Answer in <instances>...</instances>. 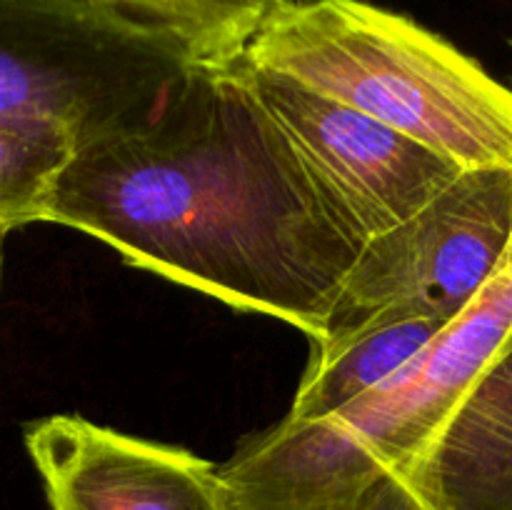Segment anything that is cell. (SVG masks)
Segmentation results:
<instances>
[{
	"label": "cell",
	"instance_id": "cell-6",
	"mask_svg": "<svg viewBox=\"0 0 512 510\" xmlns=\"http://www.w3.org/2000/svg\"><path fill=\"white\" fill-rule=\"evenodd\" d=\"M240 60L253 93L360 245L408 220L465 173L370 115Z\"/></svg>",
	"mask_w": 512,
	"mask_h": 510
},
{
	"label": "cell",
	"instance_id": "cell-5",
	"mask_svg": "<svg viewBox=\"0 0 512 510\" xmlns=\"http://www.w3.org/2000/svg\"><path fill=\"white\" fill-rule=\"evenodd\" d=\"M512 248V168L465 170L425 208L363 245L328 330L310 345L390 318L455 320Z\"/></svg>",
	"mask_w": 512,
	"mask_h": 510
},
{
	"label": "cell",
	"instance_id": "cell-3",
	"mask_svg": "<svg viewBox=\"0 0 512 510\" xmlns=\"http://www.w3.org/2000/svg\"><path fill=\"white\" fill-rule=\"evenodd\" d=\"M240 55L463 170L512 168V90L393 10L365 0H280Z\"/></svg>",
	"mask_w": 512,
	"mask_h": 510
},
{
	"label": "cell",
	"instance_id": "cell-13",
	"mask_svg": "<svg viewBox=\"0 0 512 510\" xmlns=\"http://www.w3.org/2000/svg\"><path fill=\"white\" fill-rule=\"evenodd\" d=\"M510 510H512V508H510Z\"/></svg>",
	"mask_w": 512,
	"mask_h": 510
},
{
	"label": "cell",
	"instance_id": "cell-8",
	"mask_svg": "<svg viewBox=\"0 0 512 510\" xmlns=\"http://www.w3.org/2000/svg\"><path fill=\"white\" fill-rule=\"evenodd\" d=\"M425 510L512 508V353L448 425L420 480Z\"/></svg>",
	"mask_w": 512,
	"mask_h": 510
},
{
	"label": "cell",
	"instance_id": "cell-10",
	"mask_svg": "<svg viewBox=\"0 0 512 510\" xmlns=\"http://www.w3.org/2000/svg\"><path fill=\"white\" fill-rule=\"evenodd\" d=\"M168 25L208 58H233L280 0H105Z\"/></svg>",
	"mask_w": 512,
	"mask_h": 510
},
{
	"label": "cell",
	"instance_id": "cell-4",
	"mask_svg": "<svg viewBox=\"0 0 512 510\" xmlns=\"http://www.w3.org/2000/svg\"><path fill=\"white\" fill-rule=\"evenodd\" d=\"M205 58L105 0H0V130L75 155L148 123Z\"/></svg>",
	"mask_w": 512,
	"mask_h": 510
},
{
	"label": "cell",
	"instance_id": "cell-7",
	"mask_svg": "<svg viewBox=\"0 0 512 510\" xmlns=\"http://www.w3.org/2000/svg\"><path fill=\"white\" fill-rule=\"evenodd\" d=\"M25 448L53 510H230L220 463L180 445L50 415L25 425Z\"/></svg>",
	"mask_w": 512,
	"mask_h": 510
},
{
	"label": "cell",
	"instance_id": "cell-11",
	"mask_svg": "<svg viewBox=\"0 0 512 510\" xmlns=\"http://www.w3.org/2000/svg\"><path fill=\"white\" fill-rule=\"evenodd\" d=\"M70 158L58 145L0 130V233L43 223L50 188Z\"/></svg>",
	"mask_w": 512,
	"mask_h": 510
},
{
	"label": "cell",
	"instance_id": "cell-9",
	"mask_svg": "<svg viewBox=\"0 0 512 510\" xmlns=\"http://www.w3.org/2000/svg\"><path fill=\"white\" fill-rule=\"evenodd\" d=\"M448 323L435 315L390 318L345 338L310 345V363L288 415L323 420L358 403L408 365Z\"/></svg>",
	"mask_w": 512,
	"mask_h": 510
},
{
	"label": "cell",
	"instance_id": "cell-12",
	"mask_svg": "<svg viewBox=\"0 0 512 510\" xmlns=\"http://www.w3.org/2000/svg\"><path fill=\"white\" fill-rule=\"evenodd\" d=\"M3 243H5V235L0 233V273H3Z\"/></svg>",
	"mask_w": 512,
	"mask_h": 510
},
{
	"label": "cell",
	"instance_id": "cell-1",
	"mask_svg": "<svg viewBox=\"0 0 512 510\" xmlns=\"http://www.w3.org/2000/svg\"><path fill=\"white\" fill-rule=\"evenodd\" d=\"M43 223L68 225L135 268L230 308L283 320L310 343L363 245L345 230L245 75L205 58L148 123L75 153Z\"/></svg>",
	"mask_w": 512,
	"mask_h": 510
},
{
	"label": "cell",
	"instance_id": "cell-2",
	"mask_svg": "<svg viewBox=\"0 0 512 510\" xmlns=\"http://www.w3.org/2000/svg\"><path fill=\"white\" fill-rule=\"evenodd\" d=\"M512 353V248L483 293L408 365L323 420L280 423L220 463L230 510H425L430 455Z\"/></svg>",
	"mask_w": 512,
	"mask_h": 510
}]
</instances>
